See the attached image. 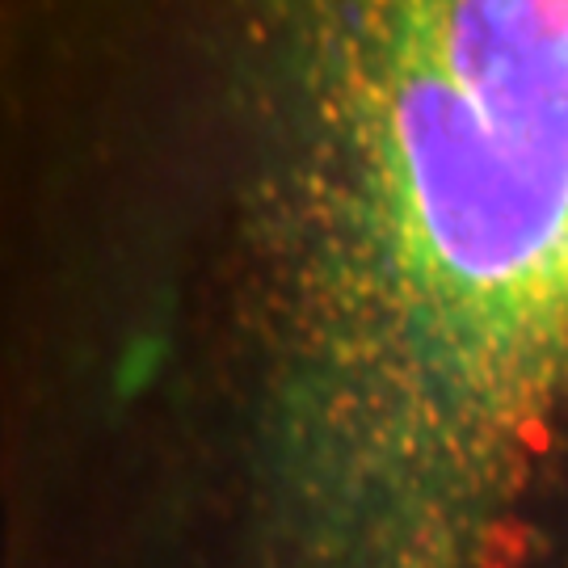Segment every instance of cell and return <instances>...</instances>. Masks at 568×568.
Here are the masks:
<instances>
[{"label":"cell","instance_id":"1","mask_svg":"<svg viewBox=\"0 0 568 568\" xmlns=\"http://www.w3.org/2000/svg\"><path fill=\"white\" fill-rule=\"evenodd\" d=\"M396 262L485 337L568 328V0L408 4L375 63Z\"/></svg>","mask_w":568,"mask_h":568}]
</instances>
